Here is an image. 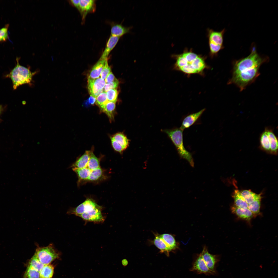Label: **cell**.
Instances as JSON below:
<instances>
[{"instance_id":"obj_30","label":"cell","mask_w":278,"mask_h":278,"mask_svg":"<svg viewBox=\"0 0 278 278\" xmlns=\"http://www.w3.org/2000/svg\"><path fill=\"white\" fill-rule=\"evenodd\" d=\"M87 167L91 170L95 169L100 167L99 159L94 155L92 150L91 151L90 157Z\"/></svg>"},{"instance_id":"obj_23","label":"cell","mask_w":278,"mask_h":278,"mask_svg":"<svg viewBox=\"0 0 278 278\" xmlns=\"http://www.w3.org/2000/svg\"><path fill=\"white\" fill-rule=\"evenodd\" d=\"M240 191L241 196L248 205L257 199L262 198L261 194H257L249 190H244Z\"/></svg>"},{"instance_id":"obj_20","label":"cell","mask_w":278,"mask_h":278,"mask_svg":"<svg viewBox=\"0 0 278 278\" xmlns=\"http://www.w3.org/2000/svg\"><path fill=\"white\" fill-rule=\"evenodd\" d=\"M265 128L267 131L270 140V153L276 154L277 153L278 149V138L271 128L267 127Z\"/></svg>"},{"instance_id":"obj_35","label":"cell","mask_w":278,"mask_h":278,"mask_svg":"<svg viewBox=\"0 0 278 278\" xmlns=\"http://www.w3.org/2000/svg\"><path fill=\"white\" fill-rule=\"evenodd\" d=\"M108 101L106 92H103L96 98L95 103L100 107Z\"/></svg>"},{"instance_id":"obj_2","label":"cell","mask_w":278,"mask_h":278,"mask_svg":"<svg viewBox=\"0 0 278 278\" xmlns=\"http://www.w3.org/2000/svg\"><path fill=\"white\" fill-rule=\"evenodd\" d=\"M172 56L176 60L173 69L187 75H202L204 70L208 68L204 57L194 53L192 49H186L181 54Z\"/></svg>"},{"instance_id":"obj_5","label":"cell","mask_w":278,"mask_h":278,"mask_svg":"<svg viewBox=\"0 0 278 278\" xmlns=\"http://www.w3.org/2000/svg\"><path fill=\"white\" fill-rule=\"evenodd\" d=\"M225 31V29L220 31H214L212 29L208 31L210 54L211 57L216 56L223 48V37Z\"/></svg>"},{"instance_id":"obj_12","label":"cell","mask_w":278,"mask_h":278,"mask_svg":"<svg viewBox=\"0 0 278 278\" xmlns=\"http://www.w3.org/2000/svg\"><path fill=\"white\" fill-rule=\"evenodd\" d=\"M200 254L208 268L214 273L215 265L218 261L217 256L210 253L205 246Z\"/></svg>"},{"instance_id":"obj_17","label":"cell","mask_w":278,"mask_h":278,"mask_svg":"<svg viewBox=\"0 0 278 278\" xmlns=\"http://www.w3.org/2000/svg\"><path fill=\"white\" fill-rule=\"evenodd\" d=\"M232 212L239 218L247 220H249L254 216L248 208H243L236 206L234 205L231 207Z\"/></svg>"},{"instance_id":"obj_16","label":"cell","mask_w":278,"mask_h":278,"mask_svg":"<svg viewBox=\"0 0 278 278\" xmlns=\"http://www.w3.org/2000/svg\"><path fill=\"white\" fill-rule=\"evenodd\" d=\"M120 38L110 35L106 43L104 50L99 59H105L107 58L110 52L116 45Z\"/></svg>"},{"instance_id":"obj_15","label":"cell","mask_w":278,"mask_h":278,"mask_svg":"<svg viewBox=\"0 0 278 278\" xmlns=\"http://www.w3.org/2000/svg\"><path fill=\"white\" fill-rule=\"evenodd\" d=\"M132 27H125L121 24L113 23L111 24V35L120 37L130 32Z\"/></svg>"},{"instance_id":"obj_10","label":"cell","mask_w":278,"mask_h":278,"mask_svg":"<svg viewBox=\"0 0 278 278\" xmlns=\"http://www.w3.org/2000/svg\"><path fill=\"white\" fill-rule=\"evenodd\" d=\"M95 1L94 0H80L78 10L83 21L84 20L88 13L95 11L96 9Z\"/></svg>"},{"instance_id":"obj_8","label":"cell","mask_w":278,"mask_h":278,"mask_svg":"<svg viewBox=\"0 0 278 278\" xmlns=\"http://www.w3.org/2000/svg\"><path fill=\"white\" fill-rule=\"evenodd\" d=\"M106 83L105 80L101 78L88 80V89L90 95L96 98L103 92Z\"/></svg>"},{"instance_id":"obj_41","label":"cell","mask_w":278,"mask_h":278,"mask_svg":"<svg viewBox=\"0 0 278 278\" xmlns=\"http://www.w3.org/2000/svg\"><path fill=\"white\" fill-rule=\"evenodd\" d=\"M80 1V0H71L70 1L72 4L75 7L79 10Z\"/></svg>"},{"instance_id":"obj_26","label":"cell","mask_w":278,"mask_h":278,"mask_svg":"<svg viewBox=\"0 0 278 278\" xmlns=\"http://www.w3.org/2000/svg\"><path fill=\"white\" fill-rule=\"evenodd\" d=\"M121 145L125 150L128 146L129 140L126 136L121 133H118L110 137Z\"/></svg>"},{"instance_id":"obj_18","label":"cell","mask_w":278,"mask_h":278,"mask_svg":"<svg viewBox=\"0 0 278 278\" xmlns=\"http://www.w3.org/2000/svg\"><path fill=\"white\" fill-rule=\"evenodd\" d=\"M115 108V103L108 101L99 107L100 111L106 114L110 121L114 120Z\"/></svg>"},{"instance_id":"obj_14","label":"cell","mask_w":278,"mask_h":278,"mask_svg":"<svg viewBox=\"0 0 278 278\" xmlns=\"http://www.w3.org/2000/svg\"><path fill=\"white\" fill-rule=\"evenodd\" d=\"M99 59L93 66L88 75V80L99 78L105 65L106 59Z\"/></svg>"},{"instance_id":"obj_7","label":"cell","mask_w":278,"mask_h":278,"mask_svg":"<svg viewBox=\"0 0 278 278\" xmlns=\"http://www.w3.org/2000/svg\"><path fill=\"white\" fill-rule=\"evenodd\" d=\"M102 207L99 205L92 210L87 213H84L80 215V217L86 222H93L99 223L103 222L105 218L102 213Z\"/></svg>"},{"instance_id":"obj_13","label":"cell","mask_w":278,"mask_h":278,"mask_svg":"<svg viewBox=\"0 0 278 278\" xmlns=\"http://www.w3.org/2000/svg\"><path fill=\"white\" fill-rule=\"evenodd\" d=\"M205 110L204 108L198 112L190 114L187 116L183 119L180 128L184 130L190 127L197 121Z\"/></svg>"},{"instance_id":"obj_36","label":"cell","mask_w":278,"mask_h":278,"mask_svg":"<svg viewBox=\"0 0 278 278\" xmlns=\"http://www.w3.org/2000/svg\"><path fill=\"white\" fill-rule=\"evenodd\" d=\"M9 25L8 24L0 29V42L6 41L9 38L8 29Z\"/></svg>"},{"instance_id":"obj_31","label":"cell","mask_w":278,"mask_h":278,"mask_svg":"<svg viewBox=\"0 0 278 278\" xmlns=\"http://www.w3.org/2000/svg\"><path fill=\"white\" fill-rule=\"evenodd\" d=\"M103 171L100 167L91 170L87 180L91 181H97L101 178L103 175Z\"/></svg>"},{"instance_id":"obj_39","label":"cell","mask_w":278,"mask_h":278,"mask_svg":"<svg viewBox=\"0 0 278 278\" xmlns=\"http://www.w3.org/2000/svg\"><path fill=\"white\" fill-rule=\"evenodd\" d=\"M110 138L112 146L115 151L119 153H121L125 150L121 145L114 140L112 138Z\"/></svg>"},{"instance_id":"obj_34","label":"cell","mask_w":278,"mask_h":278,"mask_svg":"<svg viewBox=\"0 0 278 278\" xmlns=\"http://www.w3.org/2000/svg\"><path fill=\"white\" fill-rule=\"evenodd\" d=\"M106 92L108 101L115 103L117 100L118 94L117 89H111Z\"/></svg>"},{"instance_id":"obj_19","label":"cell","mask_w":278,"mask_h":278,"mask_svg":"<svg viewBox=\"0 0 278 278\" xmlns=\"http://www.w3.org/2000/svg\"><path fill=\"white\" fill-rule=\"evenodd\" d=\"M259 147L261 149L270 153L271 143L270 138L265 128L260 135Z\"/></svg>"},{"instance_id":"obj_1","label":"cell","mask_w":278,"mask_h":278,"mask_svg":"<svg viewBox=\"0 0 278 278\" xmlns=\"http://www.w3.org/2000/svg\"><path fill=\"white\" fill-rule=\"evenodd\" d=\"M268 60L267 57L260 56L253 47L248 56L234 62L232 75L228 84H235L243 91L259 76L260 67Z\"/></svg>"},{"instance_id":"obj_24","label":"cell","mask_w":278,"mask_h":278,"mask_svg":"<svg viewBox=\"0 0 278 278\" xmlns=\"http://www.w3.org/2000/svg\"><path fill=\"white\" fill-rule=\"evenodd\" d=\"M155 238L153 240V243L162 253H165L167 255H169L170 251L169 249L163 240L159 236V234H155Z\"/></svg>"},{"instance_id":"obj_4","label":"cell","mask_w":278,"mask_h":278,"mask_svg":"<svg viewBox=\"0 0 278 278\" xmlns=\"http://www.w3.org/2000/svg\"><path fill=\"white\" fill-rule=\"evenodd\" d=\"M19 60L17 58V65L6 76L11 79L14 90L20 85L30 83L33 75L28 68L20 65Z\"/></svg>"},{"instance_id":"obj_9","label":"cell","mask_w":278,"mask_h":278,"mask_svg":"<svg viewBox=\"0 0 278 278\" xmlns=\"http://www.w3.org/2000/svg\"><path fill=\"white\" fill-rule=\"evenodd\" d=\"M99 205L93 200L88 198L76 207L70 209L67 213L79 216L83 213L92 210Z\"/></svg>"},{"instance_id":"obj_21","label":"cell","mask_w":278,"mask_h":278,"mask_svg":"<svg viewBox=\"0 0 278 278\" xmlns=\"http://www.w3.org/2000/svg\"><path fill=\"white\" fill-rule=\"evenodd\" d=\"M91 151L86 150L72 165L73 168L79 169L86 167L91 154Z\"/></svg>"},{"instance_id":"obj_43","label":"cell","mask_w":278,"mask_h":278,"mask_svg":"<svg viewBox=\"0 0 278 278\" xmlns=\"http://www.w3.org/2000/svg\"><path fill=\"white\" fill-rule=\"evenodd\" d=\"M3 107L1 105H0V115L3 110Z\"/></svg>"},{"instance_id":"obj_6","label":"cell","mask_w":278,"mask_h":278,"mask_svg":"<svg viewBox=\"0 0 278 278\" xmlns=\"http://www.w3.org/2000/svg\"><path fill=\"white\" fill-rule=\"evenodd\" d=\"M35 253L40 261L44 265L50 264L59 257L51 244L46 247H38Z\"/></svg>"},{"instance_id":"obj_22","label":"cell","mask_w":278,"mask_h":278,"mask_svg":"<svg viewBox=\"0 0 278 278\" xmlns=\"http://www.w3.org/2000/svg\"><path fill=\"white\" fill-rule=\"evenodd\" d=\"M159 236L164 241L171 251L178 248V244L172 235L168 233H164L159 234Z\"/></svg>"},{"instance_id":"obj_3","label":"cell","mask_w":278,"mask_h":278,"mask_svg":"<svg viewBox=\"0 0 278 278\" xmlns=\"http://www.w3.org/2000/svg\"><path fill=\"white\" fill-rule=\"evenodd\" d=\"M183 131L180 128H177L165 130L164 132L168 135L175 145L180 157L186 160L191 166L193 167L194 162L192 155L186 149L184 146Z\"/></svg>"},{"instance_id":"obj_32","label":"cell","mask_w":278,"mask_h":278,"mask_svg":"<svg viewBox=\"0 0 278 278\" xmlns=\"http://www.w3.org/2000/svg\"><path fill=\"white\" fill-rule=\"evenodd\" d=\"M261 199H257L252 203L248 205V208L251 211L254 215L257 214L259 212Z\"/></svg>"},{"instance_id":"obj_28","label":"cell","mask_w":278,"mask_h":278,"mask_svg":"<svg viewBox=\"0 0 278 278\" xmlns=\"http://www.w3.org/2000/svg\"><path fill=\"white\" fill-rule=\"evenodd\" d=\"M72 169L77 174L79 181L82 180H87L91 171L87 167L80 169L72 168Z\"/></svg>"},{"instance_id":"obj_33","label":"cell","mask_w":278,"mask_h":278,"mask_svg":"<svg viewBox=\"0 0 278 278\" xmlns=\"http://www.w3.org/2000/svg\"><path fill=\"white\" fill-rule=\"evenodd\" d=\"M23 278H39V272L28 266Z\"/></svg>"},{"instance_id":"obj_38","label":"cell","mask_w":278,"mask_h":278,"mask_svg":"<svg viewBox=\"0 0 278 278\" xmlns=\"http://www.w3.org/2000/svg\"><path fill=\"white\" fill-rule=\"evenodd\" d=\"M119 84L118 81L110 83H106L103 89V92H106L111 89H117Z\"/></svg>"},{"instance_id":"obj_25","label":"cell","mask_w":278,"mask_h":278,"mask_svg":"<svg viewBox=\"0 0 278 278\" xmlns=\"http://www.w3.org/2000/svg\"><path fill=\"white\" fill-rule=\"evenodd\" d=\"M233 197L234 200V205L236 206L242 208H248V204L241 196L239 190H235Z\"/></svg>"},{"instance_id":"obj_29","label":"cell","mask_w":278,"mask_h":278,"mask_svg":"<svg viewBox=\"0 0 278 278\" xmlns=\"http://www.w3.org/2000/svg\"><path fill=\"white\" fill-rule=\"evenodd\" d=\"M45 265L40 261L35 253L29 260L28 266L39 272Z\"/></svg>"},{"instance_id":"obj_37","label":"cell","mask_w":278,"mask_h":278,"mask_svg":"<svg viewBox=\"0 0 278 278\" xmlns=\"http://www.w3.org/2000/svg\"><path fill=\"white\" fill-rule=\"evenodd\" d=\"M111 69L108 65L107 58L106 60L104 66L101 73L100 75V78L104 80H105L108 74L111 72Z\"/></svg>"},{"instance_id":"obj_40","label":"cell","mask_w":278,"mask_h":278,"mask_svg":"<svg viewBox=\"0 0 278 278\" xmlns=\"http://www.w3.org/2000/svg\"><path fill=\"white\" fill-rule=\"evenodd\" d=\"M105 81L106 83H108L117 81L118 80L115 77L112 73L111 72L106 77Z\"/></svg>"},{"instance_id":"obj_27","label":"cell","mask_w":278,"mask_h":278,"mask_svg":"<svg viewBox=\"0 0 278 278\" xmlns=\"http://www.w3.org/2000/svg\"><path fill=\"white\" fill-rule=\"evenodd\" d=\"M54 271L53 265L50 264L45 265L39 272V278H51Z\"/></svg>"},{"instance_id":"obj_11","label":"cell","mask_w":278,"mask_h":278,"mask_svg":"<svg viewBox=\"0 0 278 278\" xmlns=\"http://www.w3.org/2000/svg\"><path fill=\"white\" fill-rule=\"evenodd\" d=\"M191 270L198 274H214L208 268L200 254L198 255L194 263Z\"/></svg>"},{"instance_id":"obj_42","label":"cell","mask_w":278,"mask_h":278,"mask_svg":"<svg viewBox=\"0 0 278 278\" xmlns=\"http://www.w3.org/2000/svg\"><path fill=\"white\" fill-rule=\"evenodd\" d=\"M95 101L96 98L90 95V96L89 98L86 103H89V104L92 105L95 102Z\"/></svg>"}]
</instances>
